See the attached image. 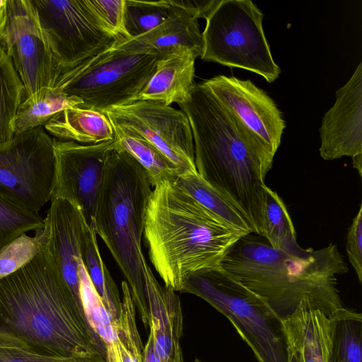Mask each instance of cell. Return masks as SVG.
<instances>
[{
  "label": "cell",
  "mask_w": 362,
  "mask_h": 362,
  "mask_svg": "<svg viewBox=\"0 0 362 362\" xmlns=\"http://www.w3.org/2000/svg\"><path fill=\"white\" fill-rule=\"evenodd\" d=\"M179 106L190 124L197 173L229 199L259 235L264 179L274 154L203 81L194 83L188 98Z\"/></svg>",
  "instance_id": "obj_1"
},
{
  "label": "cell",
  "mask_w": 362,
  "mask_h": 362,
  "mask_svg": "<svg viewBox=\"0 0 362 362\" xmlns=\"http://www.w3.org/2000/svg\"><path fill=\"white\" fill-rule=\"evenodd\" d=\"M0 328L50 354L105 357L82 304L43 250L0 280Z\"/></svg>",
  "instance_id": "obj_2"
},
{
  "label": "cell",
  "mask_w": 362,
  "mask_h": 362,
  "mask_svg": "<svg viewBox=\"0 0 362 362\" xmlns=\"http://www.w3.org/2000/svg\"><path fill=\"white\" fill-rule=\"evenodd\" d=\"M221 267L262 299L281 320L301 304L328 316L344 307L337 277L349 269L334 243L320 250L284 251L250 233L231 247Z\"/></svg>",
  "instance_id": "obj_3"
},
{
  "label": "cell",
  "mask_w": 362,
  "mask_h": 362,
  "mask_svg": "<svg viewBox=\"0 0 362 362\" xmlns=\"http://www.w3.org/2000/svg\"><path fill=\"white\" fill-rule=\"evenodd\" d=\"M144 237L151 262L166 287L180 291L192 274L221 267L245 234L209 211L174 180L159 183L146 206Z\"/></svg>",
  "instance_id": "obj_4"
},
{
  "label": "cell",
  "mask_w": 362,
  "mask_h": 362,
  "mask_svg": "<svg viewBox=\"0 0 362 362\" xmlns=\"http://www.w3.org/2000/svg\"><path fill=\"white\" fill-rule=\"evenodd\" d=\"M151 186L148 174L136 160L115 146L107 157L94 220L96 234L127 280L146 329L149 328V311L141 237Z\"/></svg>",
  "instance_id": "obj_5"
},
{
  "label": "cell",
  "mask_w": 362,
  "mask_h": 362,
  "mask_svg": "<svg viewBox=\"0 0 362 362\" xmlns=\"http://www.w3.org/2000/svg\"><path fill=\"white\" fill-rule=\"evenodd\" d=\"M180 292L202 298L226 316L259 362H288L281 320L222 267L190 274Z\"/></svg>",
  "instance_id": "obj_6"
},
{
  "label": "cell",
  "mask_w": 362,
  "mask_h": 362,
  "mask_svg": "<svg viewBox=\"0 0 362 362\" xmlns=\"http://www.w3.org/2000/svg\"><path fill=\"white\" fill-rule=\"evenodd\" d=\"M158 59L150 48H126L116 42L62 74L55 87L81 99L78 107L104 113L137 101Z\"/></svg>",
  "instance_id": "obj_7"
},
{
  "label": "cell",
  "mask_w": 362,
  "mask_h": 362,
  "mask_svg": "<svg viewBox=\"0 0 362 362\" xmlns=\"http://www.w3.org/2000/svg\"><path fill=\"white\" fill-rule=\"evenodd\" d=\"M264 15L250 0H221L206 18L201 59L246 69L275 81L281 69L265 37Z\"/></svg>",
  "instance_id": "obj_8"
},
{
  "label": "cell",
  "mask_w": 362,
  "mask_h": 362,
  "mask_svg": "<svg viewBox=\"0 0 362 362\" xmlns=\"http://www.w3.org/2000/svg\"><path fill=\"white\" fill-rule=\"evenodd\" d=\"M53 140L41 126L0 144V198L35 213L51 200Z\"/></svg>",
  "instance_id": "obj_9"
},
{
  "label": "cell",
  "mask_w": 362,
  "mask_h": 362,
  "mask_svg": "<svg viewBox=\"0 0 362 362\" xmlns=\"http://www.w3.org/2000/svg\"><path fill=\"white\" fill-rule=\"evenodd\" d=\"M0 45L23 85V99L55 87L62 71L31 0H6Z\"/></svg>",
  "instance_id": "obj_10"
},
{
  "label": "cell",
  "mask_w": 362,
  "mask_h": 362,
  "mask_svg": "<svg viewBox=\"0 0 362 362\" xmlns=\"http://www.w3.org/2000/svg\"><path fill=\"white\" fill-rule=\"evenodd\" d=\"M31 2L41 26L48 35L62 74L117 42L99 27L86 0H31Z\"/></svg>",
  "instance_id": "obj_11"
},
{
  "label": "cell",
  "mask_w": 362,
  "mask_h": 362,
  "mask_svg": "<svg viewBox=\"0 0 362 362\" xmlns=\"http://www.w3.org/2000/svg\"><path fill=\"white\" fill-rule=\"evenodd\" d=\"M104 114L112 125L134 132L153 144L182 175L197 173L192 132L183 111L156 101L137 100Z\"/></svg>",
  "instance_id": "obj_12"
},
{
  "label": "cell",
  "mask_w": 362,
  "mask_h": 362,
  "mask_svg": "<svg viewBox=\"0 0 362 362\" xmlns=\"http://www.w3.org/2000/svg\"><path fill=\"white\" fill-rule=\"evenodd\" d=\"M114 147V139L97 144L53 140L54 173L51 199H62L76 206L92 228L107 157Z\"/></svg>",
  "instance_id": "obj_13"
},
{
  "label": "cell",
  "mask_w": 362,
  "mask_h": 362,
  "mask_svg": "<svg viewBox=\"0 0 362 362\" xmlns=\"http://www.w3.org/2000/svg\"><path fill=\"white\" fill-rule=\"evenodd\" d=\"M36 230L42 250L53 260L65 282L82 304L78 264L86 230L88 226L81 211L64 199L54 198Z\"/></svg>",
  "instance_id": "obj_14"
},
{
  "label": "cell",
  "mask_w": 362,
  "mask_h": 362,
  "mask_svg": "<svg viewBox=\"0 0 362 362\" xmlns=\"http://www.w3.org/2000/svg\"><path fill=\"white\" fill-rule=\"evenodd\" d=\"M203 83L256 133L275 155L286 124L274 101L249 79L218 75Z\"/></svg>",
  "instance_id": "obj_15"
},
{
  "label": "cell",
  "mask_w": 362,
  "mask_h": 362,
  "mask_svg": "<svg viewBox=\"0 0 362 362\" xmlns=\"http://www.w3.org/2000/svg\"><path fill=\"white\" fill-rule=\"evenodd\" d=\"M320 128V153L327 160L362 153V64L335 93Z\"/></svg>",
  "instance_id": "obj_16"
},
{
  "label": "cell",
  "mask_w": 362,
  "mask_h": 362,
  "mask_svg": "<svg viewBox=\"0 0 362 362\" xmlns=\"http://www.w3.org/2000/svg\"><path fill=\"white\" fill-rule=\"evenodd\" d=\"M287 348L298 351L302 362H329L332 327L329 316L321 310L301 304L281 320Z\"/></svg>",
  "instance_id": "obj_17"
},
{
  "label": "cell",
  "mask_w": 362,
  "mask_h": 362,
  "mask_svg": "<svg viewBox=\"0 0 362 362\" xmlns=\"http://www.w3.org/2000/svg\"><path fill=\"white\" fill-rule=\"evenodd\" d=\"M175 8L174 13L153 30L141 36L117 42L126 48H150L158 59L166 58L182 48H187L196 57H201L203 39L198 19L180 8Z\"/></svg>",
  "instance_id": "obj_18"
},
{
  "label": "cell",
  "mask_w": 362,
  "mask_h": 362,
  "mask_svg": "<svg viewBox=\"0 0 362 362\" xmlns=\"http://www.w3.org/2000/svg\"><path fill=\"white\" fill-rule=\"evenodd\" d=\"M196 57L187 48L158 59L156 70L139 95L138 100H151L170 106L185 101L194 85Z\"/></svg>",
  "instance_id": "obj_19"
},
{
  "label": "cell",
  "mask_w": 362,
  "mask_h": 362,
  "mask_svg": "<svg viewBox=\"0 0 362 362\" xmlns=\"http://www.w3.org/2000/svg\"><path fill=\"white\" fill-rule=\"evenodd\" d=\"M44 128L60 141L97 144L114 139L113 127L105 114L79 107L58 112Z\"/></svg>",
  "instance_id": "obj_20"
},
{
  "label": "cell",
  "mask_w": 362,
  "mask_h": 362,
  "mask_svg": "<svg viewBox=\"0 0 362 362\" xmlns=\"http://www.w3.org/2000/svg\"><path fill=\"white\" fill-rule=\"evenodd\" d=\"M122 303L114 332L105 341L107 362H144V346L136 320V308L127 281L122 282Z\"/></svg>",
  "instance_id": "obj_21"
},
{
  "label": "cell",
  "mask_w": 362,
  "mask_h": 362,
  "mask_svg": "<svg viewBox=\"0 0 362 362\" xmlns=\"http://www.w3.org/2000/svg\"><path fill=\"white\" fill-rule=\"evenodd\" d=\"M144 276L150 331L165 334L180 341L183 331V315L178 296L172 288L158 283L146 261L144 262Z\"/></svg>",
  "instance_id": "obj_22"
},
{
  "label": "cell",
  "mask_w": 362,
  "mask_h": 362,
  "mask_svg": "<svg viewBox=\"0 0 362 362\" xmlns=\"http://www.w3.org/2000/svg\"><path fill=\"white\" fill-rule=\"evenodd\" d=\"M82 103L81 99L59 88H43L21 101L12 122L14 136L44 126L58 112Z\"/></svg>",
  "instance_id": "obj_23"
},
{
  "label": "cell",
  "mask_w": 362,
  "mask_h": 362,
  "mask_svg": "<svg viewBox=\"0 0 362 362\" xmlns=\"http://www.w3.org/2000/svg\"><path fill=\"white\" fill-rule=\"evenodd\" d=\"M115 146L129 153L148 174L151 185L174 180L181 170L157 148L137 133L112 125Z\"/></svg>",
  "instance_id": "obj_24"
},
{
  "label": "cell",
  "mask_w": 362,
  "mask_h": 362,
  "mask_svg": "<svg viewBox=\"0 0 362 362\" xmlns=\"http://www.w3.org/2000/svg\"><path fill=\"white\" fill-rule=\"evenodd\" d=\"M175 184L209 211L245 235L254 233L243 213L226 196L197 173L179 175Z\"/></svg>",
  "instance_id": "obj_25"
},
{
  "label": "cell",
  "mask_w": 362,
  "mask_h": 362,
  "mask_svg": "<svg viewBox=\"0 0 362 362\" xmlns=\"http://www.w3.org/2000/svg\"><path fill=\"white\" fill-rule=\"evenodd\" d=\"M81 257L96 292L107 310L116 319L120 312L122 298L100 256L95 230L89 226L85 232Z\"/></svg>",
  "instance_id": "obj_26"
},
{
  "label": "cell",
  "mask_w": 362,
  "mask_h": 362,
  "mask_svg": "<svg viewBox=\"0 0 362 362\" xmlns=\"http://www.w3.org/2000/svg\"><path fill=\"white\" fill-rule=\"evenodd\" d=\"M332 337L329 362H362V315L343 307L329 316Z\"/></svg>",
  "instance_id": "obj_27"
},
{
  "label": "cell",
  "mask_w": 362,
  "mask_h": 362,
  "mask_svg": "<svg viewBox=\"0 0 362 362\" xmlns=\"http://www.w3.org/2000/svg\"><path fill=\"white\" fill-rule=\"evenodd\" d=\"M259 235L276 250L297 251L301 248L296 242L295 228L284 201L267 185L264 187L262 225Z\"/></svg>",
  "instance_id": "obj_28"
},
{
  "label": "cell",
  "mask_w": 362,
  "mask_h": 362,
  "mask_svg": "<svg viewBox=\"0 0 362 362\" xmlns=\"http://www.w3.org/2000/svg\"><path fill=\"white\" fill-rule=\"evenodd\" d=\"M23 95V85L0 45V144L14 136L12 122Z\"/></svg>",
  "instance_id": "obj_29"
},
{
  "label": "cell",
  "mask_w": 362,
  "mask_h": 362,
  "mask_svg": "<svg viewBox=\"0 0 362 362\" xmlns=\"http://www.w3.org/2000/svg\"><path fill=\"white\" fill-rule=\"evenodd\" d=\"M168 0H125L124 28L130 38H135L153 30L175 11Z\"/></svg>",
  "instance_id": "obj_30"
},
{
  "label": "cell",
  "mask_w": 362,
  "mask_h": 362,
  "mask_svg": "<svg viewBox=\"0 0 362 362\" xmlns=\"http://www.w3.org/2000/svg\"><path fill=\"white\" fill-rule=\"evenodd\" d=\"M0 362H107L102 355L62 356L40 351L0 328Z\"/></svg>",
  "instance_id": "obj_31"
},
{
  "label": "cell",
  "mask_w": 362,
  "mask_h": 362,
  "mask_svg": "<svg viewBox=\"0 0 362 362\" xmlns=\"http://www.w3.org/2000/svg\"><path fill=\"white\" fill-rule=\"evenodd\" d=\"M43 226V218L0 198V250L18 236Z\"/></svg>",
  "instance_id": "obj_32"
},
{
  "label": "cell",
  "mask_w": 362,
  "mask_h": 362,
  "mask_svg": "<svg viewBox=\"0 0 362 362\" xmlns=\"http://www.w3.org/2000/svg\"><path fill=\"white\" fill-rule=\"evenodd\" d=\"M42 250L39 237L23 234L0 250V280L28 264Z\"/></svg>",
  "instance_id": "obj_33"
},
{
  "label": "cell",
  "mask_w": 362,
  "mask_h": 362,
  "mask_svg": "<svg viewBox=\"0 0 362 362\" xmlns=\"http://www.w3.org/2000/svg\"><path fill=\"white\" fill-rule=\"evenodd\" d=\"M86 3L99 27L117 42L129 39L124 28L125 0H86Z\"/></svg>",
  "instance_id": "obj_34"
},
{
  "label": "cell",
  "mask_w": 362,
  "mask_h": 362,
  "mask_svg": "<svg viewBox=\"0 0 362 362\" xmlns=\"http://www.w3.org/2000/svg\"><path fill=\"white\" fill-rule=\"evenodd\" d=\"M80 295L83 308L91 327L96 330L111 324L115 320L96 292L82 260L78 264Z\"/></svg>",
  "instance_id": "obj_35"
},
{
  "label": "cell",
  "mask_w": 362,
  "mask_h": 362,
  "mask_svg": "<svg viewBox=\"0 0 362 362\" xmlns=\"http://www.w3.org/2000/svg\"><path fill=\"white\" fill-rule=\"evenodd\" d=\"M362 205L349 228L346 249L359 282L362 283Z\"/></svg>",
  "instance_id": "obj_36"
},
{
  "label": "cell",
  "mask_w": 362,
  "mask_h": 362,
  "mask_svg": "<svg viewBox=\"0 0 362 362\" xmlns=\"http://www.w3.org/2000/svg\"><path fill=\"white\" fill-rule=\"evenodd\" d=\"M221 0H168V3L180 8L192 16L206 18Z\"/></svg>",
  "instance_id": "obj_37"
},
{
  "label": "cell",
  "mask_w": 362,
  "mask_h": 362,
  "mask_svg": "<svg viewBox=\"0 0 362 362\" xmlns=\"http://www.w3.org/2000/svg\"><path fill=\"white\" fill-rule=\"evenodd\" d=\"M144 362H161L155 351L152 334L151 333L149 334L148 340L144 347Z\"/></svg>",
  "instance_id": "obj_38"
},
{
  "label": "cell",
  "mask_w": 362,
  "mask_h": 362,
  "mask_svg": "<svg viewBox=\"0 0 362 362\" xmlns=\"http://www.w3.org/2000/svg\"><path fill=\"white\" fill-rule=\"evenodd\" d=\"M352 158L353 167L355 168L361 177L362 173V153L354 156Z\"/></svg>",
  "instance_id": "obj_39"
},
{
  "label": "cell",
  "mask_w": 362,
  "mask_h": 362,
  "mask_svg": "<svg viewBox=\"0 0 362 362\" xmlns=\"http://www.w3.org/2000/svg\"><path fill=\"white\" fill-rule=\"evenodd\" d=\"M287 349H288V362H302L300 355L298 351H296L291 348H287Z\"/></svg>",
  "instance_id": "obj_40"
},
{
  "label": "cell",
  "mask_w": 362,
  "mask_h": 362,
  "mask_svg": "<svg viewBox=\"0 0 362 362\" xmlns=\"http://www.w3.org/2000/svg\"><path fill=\"white\" fill-rule=\"evenodd\" d=\"M194 362H201V361H198V360H196Z\"/></svg>",
  "instance_id": "obj_41"
}]
</instances>
